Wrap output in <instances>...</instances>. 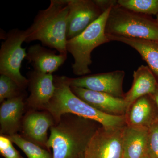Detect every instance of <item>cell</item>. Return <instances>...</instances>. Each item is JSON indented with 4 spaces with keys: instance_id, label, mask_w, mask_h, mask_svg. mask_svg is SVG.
Instances as JSON below:
<instances>
[{
    "instance_id": "cell-1",
    "label": "cell",
    "mask_w": 158,
    "mask_h": 158,
    "mask_svg": "<svg viewBox=\"0 0 158 158\" xmlns=\"http://www.w3.org/2000/svg\"><path fill=\"white\" fill-rule=\"evenodd\" d=\"M98 122L67 113L50 128L47 148L52 149V158H79L85 154L99 127Z\"/></svg>"
},
{
    "instance_id": "cell-2",
    "label": "cell",
    "mask_w": 158,
    "mask_h": 158,
    "mask_svg": "<svg viewBox=\"0 0 158 158\" xmlns=\"http://www.w3.org/2000/svg\"><path fill=\"white\" fill-rule=\"evenodd\" d=\"M69 12L67 0H51L48 7L40 11L31 27L25 31V42L39 40L59 54L67 55Z\"/></svg>"
},
{
    "instance_id": "cell-3",
    "label": "cell",
    "mask_w": 158,
    "mask_h": 158,
    "mask_svg": "<svg viewBox=\"0 0 158 158\" xmlns=\"http://www.w3.org/2000/svg\"><path fill=\"white\" fill-rule=\"evenodd\" d=\"M55 91L49 103L42 110L49 112L53 117L55 123L62 115L74 114L98 122L102 126H123L124 116H114L102 113L79 98L72 91L68 77L54 76Z\"/></svg>"
},
{
    "instance_id": "cell-4",
    "label": "cell",
    "mask_w": 158,
    "mask_h": 158,
    "mask_svg": "<svg viewBox=\"0 0 158 158\" xmlns=\"http://www.w3.org/2000/svg\"><path fill=\"white\" fill-rule=\"evenodd\" d=\"M106 34L110 36L138 38L158 43V23L150 15L138 13L118 5L111 7Z\"/></svg>"
},
{
    "instance_id": "cell-5",
    "label": "cell",
    "mask_w": 158,
    "mask_h": 158,
    "mask_svg": "<svg viewBox=\"0 0 158 158\" xmlns=\"http://www.w3.org/2000/svg\"><path fill=\"white\" fill-rule=\"evenodd\" d=\"M112 6L81 34L67 40L66 50L74 58V62L72 67L74 74L82 77L90 73V66L92 63V51L99 46L110 42L105 29Z\"/></svg>"
},
{
    "instance_id": "cell-6",
    "label": "cell",
    "mask_w": 158,
    "mask_h": 158,
    "mask_svg": "<svg viewBox=\"0 0 158 158\" xmlns=\"http://www.w3.org/2000/svg\"><path fill=\"white\" fill-rule=\"evenodd\" d=\"M25 40V31L13 29L6 35L0 49L1 75L11 78L23 90L29 85L28 79L20 72L22 63L27 56L26 48L22 46Z\"/></svg>"
},
{
    "instance_id": "cell-7",
    "label": "cell",
    "mask_w": 158,
    "mask_h": 158,
    "mask_svg": "<svg viewBox=\"0 0 158 158\" xmlns=\"http://www.w3.org/2000/svg\"><path fill=\"white\" fill-rule=\"evenodd\" d=\"M69 12L67 40L81 34L116 1L67 0Z\"/></svg>"
},
{
    "instance_id": "cell-8",
    "label": "cell",
    "mask_w": 158,
    "mask_h": 158,
    "mask_svg": "<svg viewBox=\"0 0 158 158\" xmlns=\"http://www.w3.org/2000/svg\"><path fill=\"white\" fill-rule=\"evenodd\" d=\"M126 125L99 127L85 150V158H124L123 134Z\"/></svg>"
},
{
    "instance_id": "cell-9",
    "label": "cell",
    "mask_w": 158,
    "mask_h": 158,
    "mask_svg": "<svg viewBox=\"0 0 158 158\" xmlns=\"http://www.w3.org/2000/svg\"><path fill=\"white\" fill-rule=\"evenodd\" d=\"M125 76L124 71L116 70L74 78L68 77V81L70 87L103 92L118 98H124L123 84Z\"/></svg>"
},
{
    "instance_id": "cell-10",
    "label": "cell",
    "mask_w": 158,
    "mask_h": 158,
    "mask_svg": "<svg viewBox=\"0 0 158 158\" xmlns=\"http://www.w3.org/2000/svg\"><path fill=\"white\" fill-rule=\"evenodd\" d=\"M30 95L27 103L31 110H43L53 96L55 91L54 77L47 74L33 70L27 74Z\"/></svg>"
},
{
    "instance_id": "cell-11",
    "label": "cell",
    "mask_w": 158,
    "mask_h": 158,
    "mask_svg": "<svg viewBox=\"0 0 158 158\" xmlns=\"http://www.w3.org/2000/svg\"><path fill=\"white\" fill-rule=\"evenodd\" d=\"M79 98L102 113L114 116H124L128 105L124 98H118L103 92L85 88L70 87Z\"/></svg>"
},
{
    "instance_id": "cell-12",
    "label": "cell",
    "mask_w": 158,
    "mask_h": 158,
    "mask_svg": "<svg viewBox=\"0 0 158 158\" xmlns=\"http://www.w3.org/2000/svg\"><path fill=\"white\" fill-rule=\"evenodd\" d=\"M55 123L53 117L48 111L31 110L23 119L21 129L23 135L22 136L47 149L48 131Z\"/></svg>"
},
{
    "instance_id": "cell-13",
    "label": "cell",
    "mask_w": 158,
    "mask_h": 158,
    "mask_svg": "<svg viewBox=\"0 0 158 158\" xmlns=\"http://www.w3.org/2000/svg\"><path fill=\"white\" fill-rule=\"evenodd\" d=\"M124 116L127 125L149 130L158 120V108L151 94H147L130 104Z\"/></svg>"
},
{
    "instance_id": "cell-14",
    "label": "cell",
    "mask_w": 158,
    "mask_h": 158,
    "mask_svg": "<svg viewBox=\"0 0 158 158\" xmlns=\"http://www.w3.org/2000/svg\"><path fill=\"white\" fill-rule=\"evenodd\" d=\"M23 94L8 99L0 107V132L6 136L17 134L21 129L24 110Z\"/></svg>"
},
{
    "instance_id": "cell-15",
    "label": "cell",
    "mask_w": 158,
    "mask_h": 158,
    "mask_svg": "<svg viewBox=\"0 0 158 158\" xmlns=\"http://www.w3.org/2000/svg\"><path fill=\"white\" fill-rule=\"evenodd\" d=\"M67 55H57L40 44L30 46L26 59L31 63L34 70L42 73L52 74L58 70L67 59Z\"/></svg>"
},
{
    "instance_id": "cell-16",
    "label": "cell",
    "mask_w": 158,
    "mask_h": 158,
    "mask_svg": "<svg viewBox=\"0 0 158 158\" xmlns=\"http://www.w3.org/2000/svg\"><path fill=\"white\" fill-rule=\"evenodd\" d=\"M133 76L131 88L124 94L128 106L141 96L154 93L158 87L155 77L148 65L139 66L134 71Z\"/></svg>"
},
{
    "instance_id": "cell-17",
    "label": "cell",
    "mask_w": 158,
    "mask_h": 158,
    "mask_svg": "<svg viewBox=\"0 0 158 158\" xmlns=\"http://www.w3.org/2000/svg\"><path fill=\"white\" fill-rule=\"evenodd\" d=\"M111 41H118L129 45L139 53L147 63L158 85V43L146 40L107 35Z\"/></svg>"
},
{
    "instance_id": "cell-18",
    "label": "cell",
    "mask_w": 158,
    "mask_h": 158,
    "mask_svg": "<svg viewBox=\"0 0 158 158\" xmlns=\"http://www.w3.org/2000/svg\"><path fill=\"white\" fill-rule=\"evenodd\" d=\"M148 129L126 125L123 134L124 158L148 156Z\"/></svg>"
},
{
    "instance_id": "cell-19",
    "label": "cell",
    "mask_w": 158,
    "mask_h": 158,
    "mask_svg": "<svg viewBox=\"0 0 158 158\" xmlns=\"http://www.w3.org/2000/svg\"><path fill=\"white\" fill-rule=\"evenodd\" d=\"M7 137L24 152L28 158H52V154L47 149L28 141L20 135L16 134Z\"/></svg>"
},
{
    "instance_id": "cell-20",
    "label": "cell",
    "mask_w": 158,
    "mask_h": 158,
    "mask_svg": "<svg viewBox=\"0 0 158 158\" xmlns=\"http://www.w3.org/2000/svg\"><path fill=\"white\" fill-rule=\"evenodd\" d=\"M117 3L119 6L141 14H158V0H118Z\"/></svg>"
},
{
    "instance_id": "cell-21",
    "label": "cell",
    "mask_w": 158,
    "mask_h": 158,
    "mask_svg": "<svg viewBox=\"0 0 158 158\" xmlns=\"http://www.w3.org/2000/svg\"><path fill=\"white\" fill-rule=\"evenodd\" d=\"M24 90L11 78L1 75L0 76V102L6 100L23 94Z\"/></svg>"
},
{
    "instance_id": "cell-22",
    "label": "cell",
    "mask_w": 158,
    "mask_h": 158,
    "mask_svg": "<svg viewBox=\"0 0 158 158\" xmlns=\"http://www.w3.org/2000/svg\"><path fill=\"white\" fill-rule=\"evenodd\" d=\"M148 156L158 158V120L148 130Z\"/></svg>"
},
{
    "instance_id": "cell-23",
    "label": "cell",
    "mask_w": 158,
    "mask_h": 158,
    "mask_svg": "<svg viewBox=\"0 0 158 158\" xmlns=\"http://www.w3.org/2000/svg\"><path fill=\"white\" fill-rule=\"evenodd\" d=\"M7 136L1 135L0 153L5 158H24L12 144Z\"/></svg>"
},
{
    "instance_id": "cell-24",
    "label": "cell",
    "mask_w": 158,
    "mask_h": 158,
    "mask_svg": "<svg viewBox=\"0 0 158 158\" xmlns=\"http://www.w3.org/2000/svg\"><path fill=\"white\" fill-rule=\"evenodd\" d=\"M158 108V87L154 93L151 94Z\"/></svg>"
},
{
    "instance_id": "cell-25",
    "label": "cell",
    "mask_w": 158,
    "mask_h": 158,
    "mask_svg": "<svg viewBox=\"0 0 158 158\" xmlns=\"http://www.w3.org/2000/svg\"><path fill=\"white\" fill-rule=\"evenodd\" d=\"M79 158H85V155L84 154L82 155Z\"/></svg>"
},
{
    "instance_id": "cell-26",
    "label": "cell",
    "mask_w": 158,
    "mask_h": 158,
    "mask_svg": "<svg viewBox=\"0 0 158 158\" xmlns=\"http://www.w3.org/2000/svg\"><path fill=\"white\" fill-rule=\"evenodd\" d=\"M156 20L157 22L158 23V14L156 15Z\"/></svg>"
},
{
    "instance_id": "cell-27",
    "label": "cell",
    "mask_w": 158,
    "mask_h": 158,
    "mask_svg": "<svg viewBox=\"0 0 158 158\" xmlns=\"http://www.w3.org/2000/svg\"><path fill=\"white\" fill-rule=\"evenodd\" d=\"M144 158H149L148 157V156H146L145 157H144Z\"/></svg>"
}]
</instances>
